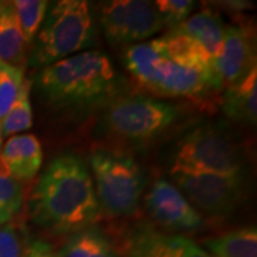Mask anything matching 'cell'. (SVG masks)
<instances>
[{
  "instance_id": "obj_1",
  "label": "cell",
  "mask_w": 257,
  "mask_h": 257,
  "mask_svg": "<svg viewBox=\"0 0 257 257\" xmlns=\"http://www.w3.org/2000/svg\"><path fill=\"white\" fill-rule=\"evenodd\" d=\"M29 216L40 229L66 236L99 220L92 175L80 157L63 153L47 165L30 196Z\"/></svg>"
},
{
  "instance_id": "obj_2",
  "label": "cell",
  "mask_w": 257,
  "mask_h": 257,
  "mask_svg": "<svg viewBox=\"0 0 257 257\" xmlns=\"http://www.w3.org/2000/svg\"><path fill=\"white\" fill-rule=\"evenodd\" d=\"M37 90L53 110L84 113L106 107L121 94L123 79L100 50H86L40 69Z\"/></svg>"
},
{
  "instance_id": "obj_3",
  "label": "cell",
  "mask_w": 257,
  "mask_h": 257,
  "mask_svg": "<svg viewBox=\"0 0 257 257\" xmlns=\"http://www.w3.org/2000/svg\"><path fill=\"white\" fill-rule=\"evenodd\" d=\"M96 43L97 28L90 3L84 0H59L49 8L30 45L28 64L43 69L66 57L92 50Z\"/></svg>"
},
{
  "instance_id": "obj_4",
  "label": "cell",
  "mask_w": 257,
  "mask_h": 257,
  "mask_svg": "<svg viewBox=\"0 0 257 257\" xmlns=\"http://www.w3.org/2000/svg\"><path fill=\"white\" fill-rule=\"evenodd\" d=\"M100 214L110 219L133 216L146 187V176L132 156L97 149L89 156Z\"/></svg>"
},
{
  "instance_id": "obj_5",
  "label": "cell",
  "mask_w": 257,
  "mask_h": 257,
  "mask_svg": "<svg viewBox=\"0 0 257 257\" xmlns=\"http://www.w3.org/2000/svg\"><path fill=\"white\" fill-rule=\"evenodd\" d=\"M103 132L127 143H147L163 135L179 119L175 104L143 94H120L104 107Z\"/></svg>"
},
{
  "instance_id": "obj_6",
  "label": "cell",
  "mask_w": 257,
  "mask_h": 257,
  "mask_svg": "<svg viewBox=\"0 0 257 257\" xmlns=\"http://www.w3.org/2000/svg\"><path fill=\"white\" fill-rule=\"evenodd\" d=\"M243 155L227 132L214 124L193 128L176 147L172 169L213 173L243 175Z\"/></svg>"
},
{
  "instance_id": "obj_7",
  "label": "cell",
  "mask_w": 257,
  "mask_h": 257,
  "mask_svg": "<svg viewBox=\"0 0 257 257\" xmlns=\"http://www.w3.org/2000/svg\"><path fill=\"white\" fill-rule=\"evenodd\" d=\"M172 183L183 193L196 210L220 219L229 216L244 194L243 175H213L186 170H170Z\"/></svg>"
},
{
  "instance_id": "obj_8",
  "label": "cell",
  "mask_w": 257,
  "mask_h": 257,
  "mask_svg": "<svg viewBox=\"0 0 257 257\" xmlns=\"http://www.w3.org/2000/svg\"><path fill=\"white\" fill-rule=\"evenodd\" d=\"M99 22L113 47L146 42L165 29L155 2L146 0L104 2L99 9Z\"/></svg>"
},
{
  "instance_id": "obj_9",
  "label": "cell",
  "mask_w": 257,
  "mask_h": 257,
  "mask_svg": "<svg viewBox=\"0 0 257 257\" xmlns=\"http://www.w3.org/2000/svg\"><path fill=\"white\" fill-rule=\"evenodd\" d=\"M147 214L157 226L169 231L184 233L204 227L203 216L175 184L157 179L145 197Z\"/></svg>"
},
{
  "instance_id": "obj_10",
  "label": "cell",
  "mask_w": 257,
  "mask_h": 257,
  "mask_svg": "<svg viewBox=\"0 0 257 257\" xmlns=\"http://www.w3.org/2000/svg\"><path fill=\"white\" fill-rule=\"evenodd\" d=\"M221 87L220 79L202 67L166 60L147 90L160 97L193 99L217 92Z\"/></svg>"
},
{
  "instance_id": "obj_11",
  "label": "cell",
  "mask_w": 257,
  "mask_h": 257,
  "mask_svg": "<svg viewBox=\"0 0 257 257\" xmlns=\"http://www.w3.org/2000/svg\"><path fill=\"white\" fill-rule=\"evenodd\" d=\"M256 69V50L251 32L240 25L224 26L216 72L221 86L230 87Z\"/></svg>"
},
{
  "instance_id": "obj_12",
  "label": "cell",
  "mask_w": 257,
  "mask_h": 257,
  "mask_svg": "<svg viewBox=\"0 0 257 257\" xmlns=\"http://www.w3.org/2000/svg\"><path fill=\"white\" fill-rule=\"evenodd\" d=\"M0 163L5 169V175L15 180H32L43 163L40 140L32 133L12 136L0 147Z\"/></svg>"
},
{
  "instance_id": "obj_13",
  "label": "cell",
  "mask_w": 257,
  "mask_h": 257,
  "mask_svg": "<svg viewBox=\"0 0 257 257\" xmlns=\"http://www.w3.org/2000/svg\"><path fill=\"white\" fill-rule=\"evenodd\" d=\"M179 29L186 36H189L203 52L207 62L216 69V60L220 52L224 25L220 16L214 10L202 9L184 20Z\"/></svg>"
},
{
  "instance_id": "obj_14",
  "label": "cell",
  "mask_w": 257,
  "mask_h": 257,
  "mask_svg": "<svg viewBox=\"0 0 257 257\" xmlns=\"http://www.w3.org/2000/svg\"><path fill=\"white\" fill-rule=\"evenodd\" d=\"M166 60L169 59L166 55L165 43L160 37L127 46L124 52V64L128 73L146 90L155 82Z\"/></svg>"
},
{
  "instance_id": "obj_15",
  "label": "cell",
  "mask_w": 257,
  "mask_h": 257,
  "mask_svg": "<svg viewBox=\"0 0 257 257\" xmlns=\"http://www.w3.org/2000/svg\"><path fill=\"white\" fill-rule=\"evenodd\" d=\"M29 46L16 18L13 2H0V60L25 70Z\"/></svg>"
},
{
  "instance_id": "obj_16",
  "label": "cell",
  "mask_w": 257,
  "mask_h": 257,
  "mask_svg": "<svg viewBox=\"0 0 257 257\" xmlns=\"http://www.w3.org/2000/svg\"><path fill=\"white\" fill-rule=\"evenodd\" d=\"M223 111L229 119L256 124L257 120V67L240 80L239 83L226 87L223 96Z\"/></svg>"
},
{
  "instance_id": "obj_17",
  "label": "cell",
  "mask_w": 257,
  "mask_h": 257,
  "mask_svg": "<svg viewBox=\"0 0 257 257\" xmlns=\"http://www.w3.org/2000/svg\"><path fill=\"white\" fill-rule=\"evenodd\" d=\"M57 254L59 257H120L110 237L96 226L67 234Z\"/></svg>"
},
{
  "instance_id": "obj_18",
  "label": "cell",
  "mask_w": 257,
  "mask_h": 257,
  "mask_svg": "<svg viewBox=\"0 0 257 257\" xmlns=\"http://www.w3.org/2000/svg\"><path fill=\"white\" fill-rule=\"evenodd\" d=\"M202 244L213 257H257L256 226H246L204 239Z\"/></svg>"
},
{
  "instance_id": "obj_19",
  "label": "cell",
  "mask_w": 257,
  "mask_h": 257,
  "mask_svg": "<svg viewBox=\"0 0 257 257\" xmlns=\"http://www.w3.org/2000/svg\"><path fill=\"white\" fill-rule=\"evenodd\" d=\"M32 82L25 79L18 99L10 107L8 114L0 121V147L12 136L20 135L32 127L33 124V111L30 101Z\"/></svg>"
},
{
  "instance_id": "obj_20",
  "label": "cell",
  "mask_w": 257,
  "mask_h": 257,
  "mask_svg": "<svg viewBox=\"0 0 257 257\" xmlns=\"http://www.w3.org/2000/svg\"><path fill=\"white\" fill-rule=\"evenodd\" d=\"M16 18L22 29L23 37L30 46L36 37L39 29L46 18L49 2L45 0H16L13 2Z\"/></svg>"
},
{
  "instance_id": "obj_21",
  "label": "cell",
  "mask_w": 257,
  "mask_h": 257,
  "mask_svg": "<svg viewBox=\"0 0 257 257\" xmlns=\"http://www.w3.org/2000/svg\"><path fill=\"white\" fill-rule=\"evenodd\" d=\"M23 206V187L13 177L0 173V226L12 223Z\"/></svg>"
},
{
  "instance_id": "obj_22",
  "label": "cell",
  "mask_w": 257,
  "mask_h": 257,
  "mask_svg": "<svg viewBox=\"0 0 257 257\" xmlns=\"http://www.w3.org/2000/svg\"><path fill=\"white\" fill-rule=\"evenodd\" d=\"M25 82V70L0 60V121L18 99Z\"/></svg>"
},
{
  "instance_id": "obj_23",
  "label": "cell",
  "mask_w": 257,
  "mask_h": 257,
  "mask_svg": "<svg viewBox=\"0 0 257 257\" xmlns=\"http://www.w3.org/2000/svg\"><path fill=\"white\" fill-rule=\"evenodd\" d=\"M155 6L163 20L165 29L169 30L180 26L196 8L192 0H157Z\"/></svg>"
},
{
  "instance_id": "obj_24",
  "label": "cell",
  "mask_w": 257,
  "mask_h": 257,
  "mask_svg": "<svg viewBox=\"0 0 257 257\" xmlns=\"http://www.w3.org/2000/svg\"><path fill=\"white\" fill-rule=\"evenodd\" d=\"M28 243L18 226L12 223L0 226V257H25Z\"/></svg>"
},
{
  "instance_id": "obj_25",
  "label": "cell",
  "mask_w": 257,
  "mask_h": 257,
  "mask_svg": "<svg viewBox=\"0 0 257 257\" xmlns=\"http://www.w3.org/2000/svg\"><path fill=\"white\" fill-rule=\"evenodd\" d=\"M173 257H213L209 254L202 246L194 243L192 239L186 236H179L177 248Z\"/></svg>"
},
{
  "instance_id": "obj_26",
  "label": "cell",
  "mask_w": 257,
  "mask_h": 257,
  "mask_svg": "<svg viewBox=\"0 0 257 257\" xmlns=\"http://www.w3.org/2000/svg\"><path fill=\"white\" fill-rule=\"evenodd\" d=\"M25 257H59V254L50 243L42 239H35L28 243Z\"/></svg>"
}]
</instances>
